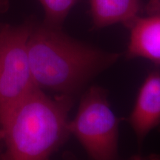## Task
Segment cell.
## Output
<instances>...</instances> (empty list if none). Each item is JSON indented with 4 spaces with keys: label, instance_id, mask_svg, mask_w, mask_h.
Listing matches in <instances>:
<instances>
[{
    "label": "cell",
    "instance_id": "1",
    "mask_svg": "<svg viewBox=\"0 0 160 160\" xmlns=\"http://www.w3.org/2000/svg\"><path fill=\"white\" fill-rule=\"evenodd\" d=\"M55 27L31 28L27 43L30 68L39 89L70 96L113 62L117 55L74 41Z\"/></svg>",
    "mask_w": 160,
    "mask_h": 160
},
{
    "label": "cell",
    "instance_id": "2",
    "mask_svg": "<svg viewBox=\"0 0 160 160\" xmlns=\"http://www.w3.org/2000/svg\"><path fill=\"white\" fill-rule=\"evenodd\" d=\"M71 105V96L51 98L35 89L0 122V160H49L69 133Z\"/></svg>",
    "mask_w": 160,
    "mask_h": 160
},
{
    "label": "cell",
    "instance_id": "3",
    "mask_svg": "<svg viewBox=\"0 0 160 160\" xmlns=\"http://www.w3.org/2000/svg\"><path fill=\"white\" fill-rule=\"evenodd\" d=\"M118 122L105 91L92 87L82 99L74 119L68 122V129L93 160H115Z\"/></svg>",
    "mask_w": 160,
    "mask_h": 160
},
{
    "label": "cell",
    "instance_id": "4",
    "mask_svg": "<svg viewBox=\"0 0 160 160\" xmlns=\"http://www.w3.org/2000/svg\"><path fill=\"white\" fill-rule=\"evenodd\" d=\"M30 25L0 28V122L38 88L30 68L27 43Z\"/></svg>",
    "mask_w": 160,
    "mask_h": 160
},
{
    "label": "cell",
    "instance_id": "5",
    "mask_svg": "<svg viewBox=\"0 0 160 160\" xmlns=\"http://www.w3.org/2000/svg\"><path fill=\"white\" fill-rule=\"evenodd\" d=\"M129 122L139 139L160 124V72L146 77L138 93Z\"/></svg>",
    "mask_w": 160,
    "mask_h": 160
},
{
    "label": "cell",
    "instance_id": "6",
    "mask_svg": "<svg viewBox=\"0 0 160 160\" xmlns=\"http://www.w3.org/2000/svg\"><path fill=\"white\" fill-rule=\"evenodd\" d=\"M130 23L129 55L160 64V15L136 17Z\"/></svg>",
    "mask_w": 160,
    "mask_h": 160
},
{
    "label": "cell",
    "instance_id": "7",
    "mask_svg": "<svg viewBox=\"0 0 160 160\" xmlns=\"http://www.w3.org/2000/svg\"><path fill=\"white\" fill-rule=\"evenodd\" d=\"M93 22L105 27L119 22H130L137 17L139 0H90Z\"/></svg>",
    "mask_w": 160,
    "mask_h": 160
},
{
    "label": "cell",
    "instance_id": "8",
    "mask_svg": "<svg viewBox=\"0 0 160 160\" xmlns=\"http://www.w3.org/2000/svg\"><path fill=\"white\" fill-rule=\"evenodd\" d=\"M49 25L57 26L63 21L76 0H39Z\"/></svg>",
    "mask_w": 160,
    "mask_h": 160
},
{
    "label": "cell",
    "instance_id": "9",
    "mask_svg": "<svg viewBox=\"0 0 160 160\" xmlns=\"http://www.w3.org/2000/svg\"><path fill=\"white\" fill-rule=\"evenodd\" d=\"M131 160H160V156H149V157H141V156H136L132 158Z\"/></svg>",
    "mask_w": 160,
    "mask_h": 160
},
{
    "label": "cell",
    "instance_id": "10",
    "mask_svg": "<svg viewBox=\"0 0 160 160\" xmlns=\"http://www.w3.org/2000/svg\"><path fill=\"white\" fill-rule=\"evenodd\" d=\"M3 148V131L0 128V153L2 151Z\"/></svg>",
    "mask_w": 160,
    "mask_h": 160
},
{
    "label": "cell",
    "instance_id": "11",
    "mask_svg": "<svg viewBox=\"0 0 160 160\" xmlns=\"http://www.w3.org/2000/svg\"><path fill=\"white\" fill-rule=\"evenodd\" d=\"M6 5V4L5 3V4H2V0H0V8H2V7H4V6H5Z\"/></svg>",
    "mask_w": 160,
    "mask_h": 160
}]
</instances>
